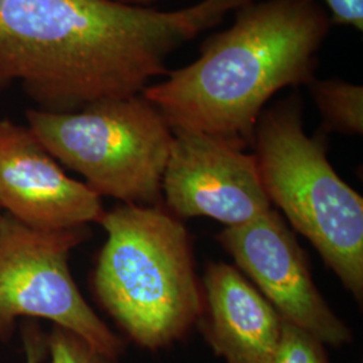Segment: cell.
<instances>
[{
    "instance_id": "cell-1",
    "label": "cell",
    "mask_w": 363,
    "mask_h": 363,
    "mask_svg": "<svg viewBox=\"0 0 363 363\" xmlns=\"http://www.w3.org/2000/svg\"><path fill=\"white\" fill-rule=\"evenodd\" d=\"M255 0H201L172 11L115 0H0V91L48 112L142 94L184 43Z\"/></svg>"
},
{
    "instance_id": "cell-2",
    "label": "cell",
    "mask_w": 363,
    "mask_h": 363,
    "mask_svg": "<svg viewBox=\"0 0 363 363\" xmlns=\"http://www.w3.org/2000/svg\"><path fill=\"white\" fill-rule=\"evenodd\" d=\"M331 19L316 0H256L211 35L190 65L142 93L172 130L252 147L262 111L276 93L308 85Z\"/></svg>"
},
{
    "instance_id": "cell-3",
    "label": "cell",
    "mask_w": 363,
    "mask_h": 363,
    "mask_svg": "<svg viewBox=\"0 0 363 363\" xmlns=\"http://www.w3.org/2000/svg\"><path fill=\"white\" fill-rule=\"evenodd\" d=\"M106 232L91 276L94 296L139 347L167 349L189 335L202 311L191 237L163 205L105 211Z\"/></svg>"
},
{
    "instance_id": "cell-4",
    "label": "cell",
    "mask_w": 363,
    "mask_h": 363,
    "mask_svg": "<svg viewBox=\"0 0 363 363\" xmlns=\"http://www.w3.org/2000/svg\"><path fill=\"white\" fill-rule=\"evenodd\" d=\"M252 148L271 205L319 252L358 303L363 298V198L327 156L323 132L304 130L298 93L265 108Z\"/></svg>"
},
{
    "instance_id": "cell-5",
    "label": "cell",
    "mask_w": 363,
    "mask_h": 363,
    "mask_svg": "<svg viewBox=\"0 0 363 363\" xmlns=\"http://www.w3.org/2000/svg\"><path fill=\"white\" fill-rule=\"evenodd\" d=\"M27 127L49 154L100 196L162 205L174 132L143 94L103 100L74 112L28 109Z\"/></svg>"
},
{
    "instance_id": "cell-6",
    "label": "cell",
    "mask_w": 363,
    "mask_h": 363,
    "mask_svg": "<svg viewBox=\"0 0 363 363\" xmlns=\"http://www.w3.org/2000/svg\"><path fill=\"white\" fill-rule=\"evenodd\" d=\"M89 226L62 230L28 228L0 217V342L13 339L18 319H46L120 358L127 342L94 312L72 276L70 252L89 240Z\"/></svg>"
},
{
    "instance_id": "cell-7",
    "label": "cell",
    "mask_w": 363,
    "mask_h": 363,
    "mask_svg": "<svg viewBox=\"0 0 363 363\" xmlns=\"http://www.w3.org/2000/svg\"><path fill=\"white\" fill-rule=\"evenodd\" d=\"M217 240L283 320L298 325L325 346L350 345L354 337L350 327L328 307L315 286L304 250L276 208L242 225L228 226Z\"/></svg>"
},
{
    "instance_id": "cell-8",
    "label": "cell",
    "mask_w": 363,
    "mask_h": 363,
    "mask_svg": "<svg viewBox=\"0 0 363 363\" xmlns=\"http://www.w3.org/2000/svg\"><path fill=\"white\" fill-rule=\"evenodd\" d=\"M172 132L162 198L174 217H208L235 226L272 208L253 154L210 135Z\"/></svg>"
},
{
    "instance_id": "cell-9",
    "label": "cell",
    "mask_w": 363,
    "mask_h": 363,
    "mask_svg": "<svg viewBox=\"0 0 363 363\" xmlns=\"http://www.w3.org/2000/svg\"><path fill=\"white\" fill-rule=\"evenodd\" d=\"M0 208L38 230L100 223L101 196L67 177L28 127L0 118Z\"/></svg>"
},
{
    "instance_id": "cell-10",
    "label": "cell",
    "mask_w": 363,
    "mask_h": 363,
    "mask_svg": "<svg viewBox=\"0 0 363 363\" xmlns=\"http://www.w3.org/2000/svg\"><path fill=\"white\" fill-rule=\"evenodd\" d=\"M196 325L225 363H267L276 349L283 318L233 265L208 262Z\"/></svg>"
},
{
    "instance_id": "cell-11",
    "label": "cell",
    "mask_w": 363,
    "mask_h": 363,
    "mask_svg": "<svg viewBox=\"0 0 363 363\" xmlns=\"http://www.w3.org/2000/svg\"><path fill=\"white\" fill-rule=\"evenodd\" d=\"M323 120L322 132L363 133V88L340 78H313L307 85Z\"/></svg>"
},
{
    "instance_id": "cell-12",
    "label": "cell",
    "mask_w": 363,
    "mask_h": 363,
    "mask_svg": "<svg viewBox=\"0 0 363 363\" xmlns=\"http://www.w3.org/2000/svg\"><path fill=\"white\" fill-rule=\"evenodd\" d=\"M267 363H330L325 345L298 325L283 320L281 334Z\"/></svg>"
},
{
    "instance_id": "cell-13",
    "label": "cell",
    "mask_w": 363,
    "mask_h": 363,
    "mask_svg": "<svg viewBox=\"0 0 363 363\" xmlns=\"http://www.w3.org/2000/svg\"><path fill=\"white\" fill-rule=\"evenodd\" d=\"M50 363H121L118 358L103 354L74 333L52 325L48 334Z\"/></svg>"
},
{
    "instance_id": "cell-14",
    "label": "cell",
    "mask_w": 363,
    "mask_h": 363,
    "mask_svg": "<svg viewBox=\"0 0 363 363\" xmlns=\"http://www.w3.org/2000/svg\"><path fill=\"white\" fill-rule=\"evenodd\" d=\"M22 345L26 363H43L49 357L48 334L33 319H25L21 325Z\"/></svg>"
},
{
    "instance_id": "cell-15",
    "label": "cell",
    "mask_w": 363,
    "mask_h": 363,
    "mask_svg": "<svg viewBox=\"0 0 363 363\" xmlns=\"http://www.w3.org/2000/svg\"><path fill=\"white\" fill-rule=\"evenodd\" d=\"M319 1V0H316ZM331 13V22L363 31V0H322Z\"/></svg>"
},
{
    "instance_id": "cell-16",
    "label": "cell",
    "mask_w": 363,
    "mask_h": 363,
    "mask_svg": "<svg viewBox=\"0 0 363 363\" xmlns=\"http://www.w3.org/2000/svg\"><path fill=\"white\" fill-rule=\"evenodd\" d=\"M118 3H124V4H132V6H144V7H150V4H152L156 0H115Z\"/></svg>"
},
{
    "instance_id": "cell-17",
    "label": "cell",
    "mask_w": 363,
    "mask_h": 363,
    "mask_svg": "<svg viewBox=\"0 0 363 363\" xmlns=\"http://www.w3.org/2000/svg\"><path fill=\"white\" fill-rule=\"evenodd\" d=\"M0 217H1V213H0Z\"/></svg>"
}]
</instances>
